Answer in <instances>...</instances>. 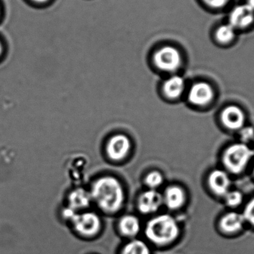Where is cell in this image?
Returning a JSON list of instances; mask_svg holds the SVG:
<instances>
[{
  "label": "cell",
  "mask_w": 254,
  "mask_h": 254,
  "mask_svg": "<svg viewBox=\"0 0 254 254\" xmlns=\"http://www.w3.org/2000/svg\"><path fill=\"white\" fill-rule=\"evenodd\" d=\"M89 192L92 202L105 213H116L125 202L123 185L113 176H103L97 179Z\"/></svg>",
  "instance_id": "6da1fadb"
},
{
  "label": "cell",
  "mask_w": 254,
  "mask_h": 254,
  "mask_svg": "<svg viewBox=\"0 0 254 254\" xmlns=\"http://www.w3.org/2000/svg\"><path fill=\"white\" fill-rule=\"evenodd\" d=\"M180 233L179 224L174 217L161 214L151 219L146 224L145 234L154 244L166 246L174 242Z\"/></svg>",
  "instance_id": "7a4b0ae2"
},
{
  "label": "cell",
  "mask_w": 254,
  "mask_h": 254,
  "mask_svg": "<svg viewBox=\"0 0 254 254\" xmlns=\"http://www.w3.org/2000/svg\"><path fill=\"white\" fill-rule=\"evenodd\" d=\"M253 154V151L246 144L232 145L224 154V164L232 173H241L246 168Z\"/></svg>",
  "instance_id": "3957f363"
},
{
  "label": "cell",
  "mask_w": 254,
  "mask_h": 254,
  "mask_svg": "<svg viewBox=\"0 0 254 254\" xmlns=\"http://www.w3.org/2000/svg\"><path fill=\"white\" fill-rule=\"evenodd\" d=\"M70 222L77 234L83 237H89L97 235L102 226L100 216L94 212H77Z\"/></svg>",
  "instance_id": "277c9868"
},
{
  "label": "cell",
  "mask_w": 254,
  "mask_h": 254,
  "mask_svg": "<svg viewBox=\"0 0 254 254\" xmlns=\"http://www.w3.org/2000/svg\"><path fill=\"white\" fill-rule=\"evenodd\" d=\"M153 61L158 69L165 72H174L180 68L182 58L177 49L171 46H164L155 52Z\"/></svg>",
  "instance_id": "5b68a950"
},
{
  "label": "cell",
  "mask_w": 254,
  "mask_h": 254,
  "mask_svg": "<svg viewBox=\"0 0 254 254\" xmlns=\"http://www.w3.org/2000/svg\"><path fill=\"white\" fill-rule=\"evenodd\" d=\"M131 140L125 134H117L112 136L107 145V153L113 161H119L125 159L131 150Z\"/></svg>",
  "instance_id": "8992f818"
},
{
  "label": "cell",
  "mask_w": 254,
  "mask_h": 254,
  "mask_svg": "<svg viewBox=\"0 0 254 254\" xmlns=\"http://www.w3.org/2000/svg\"><path fill=\"white\" fill-rule=\"evenodd\" d=\"M163 204L162 194L156 190L149 189L139 195L137 207L143 214H152L158 211Z\"/></svg>",
  "instance_id": "52a82bcc"
},
{
  "label": "cell",
  "mask_w": 254,
  "mask_h": 254,
  "mask_svg": "<svg viewBox=\"0 0 254 254\" xmlns=\"http://www.w3.org/2000/svg\"><path fill=\"white\" fill-rule=\"evenodd\" d=\"M254 21V10L249 4L236 6L229 15V23L234 29L245 28Z\"/></svg>",
  "instance_id": "ba28073f"
},
{
  "label": "cell",
  "mask_w": 254,
  "mask_h": 254,
  "mask_svg": "<svg viewBox=\"0 0 254 254\" xmlns=\"http://www.w3.org/2000/svg\"><path fill=\"white\" fill-rule=\"evenodd\" d=\"M213 98V91L207 83L199 82L192 85L188 93V100L191 104L204 106L210 103Z\"/></svg>",
  "instance_id": "9c48e42d"
},
{
  "label": "cell",
  "mask_w": 254,
  "mask_h": 254,
  "mask_svg": "<svg viewBox=\"0 0 254 254\" xmlns=\"http://www.w3.org/2000/svg\"><path fill=\"white\" fill-rule=\"evenodd\" d=\"M164 205L171 210L181 208L186 201V194L181 187L172 185L168 187L162 194Z\"/></svg>",
  "instance_id": "30bf717a"
},
{
  "label": "cell",
  "mask_w": 254,
  "mask_h": 254,
  "mask_svg": "<svg viewBox=\"0 0 254 254\" xmlns=\"http://www.w3.org/2000/svg\"><path fill=\"white\" fill-rule=\"evenodd\" d=\"M222 121L227 128L233 130L239 129L244 125V113L239 107L230 106L222 112Z\"/></svg>",
  "instance_id": "8fae6325"
},
{
  "label": "cell",
  "mask_w": 254,
  "mask_h": 254,
  "mask_svg": "<svg viewBox=\"0 0 254 254\" xmlns=\"http://www.w3.org/2000/svg\"><path fill=\"white\" fill-rule=\"evenodd\" d=\"M92 202L90 192L83 188L74 190L68 195V207L77 212L88 208Z\"/></svg>",
  "instance_id": "7c38bea8"
},
{
  "label": "cell",
  "mask_w": 254,
  "mask_h": 254,
  "mask_svg": "<svg viewBox=\"0 0 254 254\" xmlns=\"http://www.w3.org/2000/svg\"><path fill=\"white\" fill-rule=\"evenodd\" d=\"M185 88V80L180 76L173 75L164 82L162 90L167 98L174 100L183 94Z\"/></svg>",
  "instance_id": "4fadbf2b"
},
{
  "label": "cell",
  "mask_w": 254,
  "mask_h": 254,
  "mask_svg": "<svg viewBox=\"0 0 254 254\" xmlns=\"http://www.w3.org/2000/svg\"><path fill=\"white\" fill-rule=\"evenodd\" d=\"M209 185L216 195H225L229 189L230 179L225 172L215 170L209 176Z\"/></svg>",
  "instance_id": "5bb4252c"
},
{
  "label": "cell",
  "mask_w": 254,
  "mask_h": 254,
  "mask_svg": "<svg viewBox=\"0 0 254 254\" xmlns=\"http://www.w3.org/2000/svg\"><path fill=\"white\" fill-rule=\"evenodd\" d=\"M245 220L243 215L237 213H228L221 219V229L227 234H234L242 229Z\"/></svg>",
  "instance_id": "9a60e30c"
},
{
  "label": "cell",
  "mask_w": 254,
  "mask_h": 254,
  "mask_svg": "<svg viewBox=\"0 0 254 254\" xmlns=\"http://www.w3.org/2000/svg\"><path fill=\"white\" fill-rule=\"evenodd\" d=\"M119 228L122 235L131 238L135 237L140 232V221L135 216L126 215L119 221Z\"/></svg>",
  "instance_id": "2e32d148"
},
{
  "label": "cell",
  "mask_w": 254,
  "mask_h": 254,
  "mask_svg": "<svg viewBox=\"0 0 254 254\" xmlns=\"http://www.w3.org/2000/svg\"><path fill=\"white\" fill-rule=\"evenodd\" d=\"M235 30L230 24L222 25L216 28L215 38L221 44H228L232 42L236 37Z\"/></svg>",
  "instance_id": "e0dca14e"
},
{
  "label": "cell",
  "mask_w": 254,
  "mask_h": 254,
  "mask_svg": "<svg viewBox=\"0 0 254 254\" xmlns=\"http://www.w3.org/2000/svg\"><path fill=\"white\" fill-rule=\"evenodd\" d=\"M150 249L146 243L140 240L128 242L122 249V254H150Z\"/></svg>",
  "instance_id": "ac0fdd59"
},
{
  "label": "cell",
  "mask_w": 254,
  "mask_h": 254,
  "mask_svg": "<svg viewBox=\"0 0 254 254\" xmlns=\"http://www.w3.org/2000/svg\"><path fill=\"white\" fill-rule=\"evenodd\" d=\"M164 176L158 171H152L145 177L144 182L150 190H156L164 184Z\"/></svg>",
  "instance_id": "d6986e66"
},
{
  "label": "cell",
  "mask_w": 254,
  "mask_h": 254,
  "mask_svg": "<svg viewBox=\"0 0 254 254\" xmlns=\"http://www.w3.org/2000/svg\"><path fill=\"white\" fill-rule=\"evenodd\" d=\"M227 204L231 207H237L243 201V195L238 191H233L226 194Z\"/></svg>",
  "instance_id": "ffe728a7"
},
{
  "label": "cell",
  "mask_w": 254,
  "mask_h": 254,
  "mask_svg": "<svg viewBox=\"0 0 254 254\" xmlns=\"http://www.w3.org/2000/svg\"><path fill=\"white\" fill-rule=\"evenodd\" d=\"M243 216L248 222L254 225V198L248 204Z\"/></svg>",
  "instance_id": "44dd1931"
},
{
  "label": "cell",
  "mask_w": 254,
  "mask_h": 254,
  "mask_svg": "<svg viewBox=\"0 0 254 254\" xmlns=\"http://www.w3.org/2000/svg\"><path fill=\"white\" fill-rule=\"evenodd\" d=\"M229 1L230 0H203L207 5L213 8H221L225 7Z\"/></svg>",
  "instance_id": "7402d4cb"
},
{
  "label": "cell",
  "mask_w": 254,
  "mask_h": 254,
  "mask_svg": "<svg viewBox=\"0 0 254 254\" xmlns=\"http://www.w3.org/2000/svg\"><path fill=\"white\" fill-rule=\"evenodd\" d=\"M241 137L243 141L249 142L254 138V129L252 127H246L242 131Z\"/></svg>",
  "instance_id": "603a6c76"
},
{
  "label": "cell",
  "mask_w": 254,
  "mask_h": 254,
  "mask_svg": "<svg viewBox=\"0 0 254 254\" xmlns=\"http://www.w3.org/2000/svg\"><path fill=\"white\" fill-rule=\"evenodd\" d=\"M4 43H3L2 40L0 38V59H1V57L4 55Z\"/></svg>",
  "instance_id": "cb8c5ba5"
},
{
  "label": "cell",
  "mask_w": 254,
  "mask_h": 254,
  "mask_svg": "<svg viewBox=\"0 0 254 254\" xmlns=\"http://www.w3.org/2000/svg\"><path fill=\"white\" fill-rule=\"evenodd\" d=\"M29 1L34 4H44V3L48 2L49 0H29Z\"/></svg>",
  "instance_id": "d4e9b609"
},
{
  "label": "cell",
  "mask_w": 254,
  "mask_h": 254,
  "mask_svg": "<svg viewBox=\"0 0 254 254\" xmlns=\"http://www.w3.org/2000/svg\"><path fill=\"white\" fill-rule=\"evenodd\" d=\"M247 4L254 10V0H247Z\"/></svg>",
  "instance_id": "484cf974"
},
{
  "label": "cell",
  "mask_w": 254,
  "mask_h": 254,
  "mask_svg": "<svg viewBox=\"0 0 254 254\" xmlns=\"http://www.w3.org/2000/svg\"><path fill=\"white\" fill-rule=\"evenodd\" d=\"M1 14H2V7H1V3H0V19H1Z\"/></svg>",
  "instance_id": "4316f807"
}]
</instances>
